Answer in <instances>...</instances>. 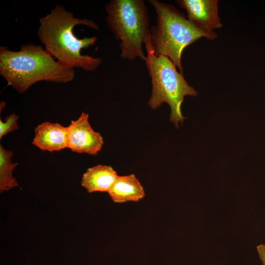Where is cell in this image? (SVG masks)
I'll return each instance as SVG.
<instances>
[{"label": "cell", "instance_id": "obj_1", "mask_svg": "<svg viewBox=\"0 0 265 265\" xmlns=\"http://www.w3.org/2000/svg\"><path fill=\"white\" fill-rule=\"evenodd\" d=\"M37 35L45 49L57 61L68 68L92 71L101 65V58L81 54L97 41L96 36L79 39L73 32L79 25L99 30L98 25L88 19L76 18L62 5L57 4L50 12L40 19Z\"/></svg>", "mask_w": 265, "mask_h": 265}, {"label": "cell", "instance_id": "obj_2", "mask_svg": "<svg viewBox=\"0 0 265 265\" xmlns=\"http://www.w3.org/2000/svg\"><path fill=\"white\" fill-rule=\"evenodd\" d=\"M0 74L8 85L20 93L41 81L66 83L75 77V69L62 65L39 45H22L18 51L0 48Z\"/></svg>", "mask_w": 265, "mask_h": 265}, {"label": "cell", "instance_id": "obj_3", "mask_svg": "<svg viewBox=\"0 0 265 265\" xmlns=\"http://www.w3.org/2000/svg\"><path fill=\"white\" fill-rule=\"evenodd\" d=\"M156 14V24L151 27L150 41L154 53L170 59L183 73L184 50L201 38L213 40L216 33L204 31L191 23L173 5L158 0H148Z\"/></svg>", "mask_w": 265, "mask_h": 265}, {"label": "cell", "instance_id": "obj_4", "mask_svg": "<svg viewBox=\"0 0 265 265\" xmlns=\"http://www.w3.org/2000/svg\"><path fill=\"white\" fill-rule=\"evenodd\" d=\"M106 22L119 41L122 59L144 60L143 45L150 37L148 9L143 0H111L106 5Z\"/></svg>", "mask_w": 265, "mask_h": 265}, {"label": "cell", "instance_id": "obj_5", "mask_svg": "<svg viewBox=\"0 0 265 265\" xmlns=\"http://www.w3.org/2000/svg\"><path fill=\"white\" fill-rule=\"evenodd\" d=\"M147 55L144 59L148 74L151 78V95L148 105L157 109L163 103L170 108V120L178 128L186 118L183 115L181 106L186 96L195 97L197 91L189 85L183 73L179 72L170 59L163 55L156 56L153 51L150 37L144 44Z\"/></svg>", "mask_w": 265, "mask_h": 265}, {"label": "cell", "instance_id": "obj_6", "mask_svg": "<svg viewBox=\"0 0 265 265\" xmlns=\"http://www.w3.org/2000/svg\"><path fill=\"white\" fill-rule=\"evenodd\" d=\"M88 118L89 115L82 112L77 119L71 121L67 127V148L77 153L95 156L102 149L104 140L91 127Z\"/></svg>", "mask_w": 265, "mask_h": 265}, {"label": "cell", "instance_id": "obj_7", "mask_svg": "<svg viewBox=\"0 0 265 265\" xmlns=\"http://www.w3.org/2000/svg\"><path fill=\"white\" fill-rule=\"evenodd\" d=\"M179 6L184 9L187 18L195 26L210 33L223 25L218 15L217 0H177Z\"/></svg>", "mask_w": 265, "mask_h": 265}, {"label": "cell", "instance_id": "obj_8", "mask_svg": "<svg viewBox=\"0 0 265 265\" xmlns=\"http://www.w3.org/2000/svg\"><path fill=\"white\" fill-rule=\"evenodd\" d=\"M32 143L42 151L52 152L67 148V127L44 122L35 128Z\"/></svg>", "mask_w": 265, "mask_h": 265}, {"label": "cell", "instance_id": "obj_9", "mask_svg": "<svg viewBox=\"0 0 265 265\" xmlns=\"http://www.w3.org/2000/svg\"><path fill=\"white\" fill-rule=\"evenodd\" d=\"M107 193L116 203L137 202L145 196L143 186L133 174L118 176Z\"/></svg>", "mask_w": 265, "mask_h": 265}, {"label": "cell", "instance_id": "obj_10", "mask_svg": "<svg viewBox=\"0 0 265 265\" xmlns=\"http://www.w3.org/2000/svg\"><path fill=\"white\" fill-rule=\"evenodd\" d=\"M118 176L111 166L98 164L87 169L80 183L89 193L108 192Z\"/></svg>", "mask_w": 265, "mask_h": 265}, {"label": "cell", "instance_id": "obj_11", "mask_svg": "<svg viewBox=\"0 0 265 265\" xmlns=\"http://www.w3.org/2000/svg\"><path fill=\"white\" fill-rule=\"evenodd\" d=\"M13 152L5 149L0 145V191L2 192L9 190L16 186L18 183L13 176L12 172L18 165V163H12L11 158Z\"/></svg>", "mask_w": 265, "mask_h": 265}, {"label": "cell", "instance_id": "obj_12", "mask_svg": "<svg viewBox=\"0 0 265 265\" xmlns=\"http://www.w3.org/2000/svg\"><path fill=\"white\" fill-rule=\"evenodd\" d=\"M19 117L13 113L5 118V121L0 120V139L8 133L18 129L17 121Z\"/></svg>", "mask_w": 265, "mask_h": 265}, {"label": "cell", "instance_id": "obj_13", "mask_svg": "<svg viewBox=\"0 0 265 265\" xmlns=\"http://www.w3.org/2000/svg\"><path fill=\"white\" fill-rule=\"evenodd\" d=\"M257 250L263 265H265V244H261L258 245Z\"/></svg>", "mask_w": 265, "mask_h": 265}]
</instances>
